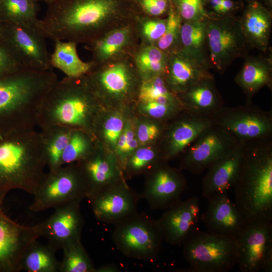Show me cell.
Masks as SVG:
<instances>
[{"label": "cell", "mask_w": 272, "mask_h": 272, "mask_svg": "<svg viewBox=\"0 0 272 272\" xmlns=\"http://www.w3.org/2000/svg\"><path fill=\"white\" fill-rule=\"evenodd\" d=\"M207 38L211 69L220 73L236 59L246 56L249 47L239 19L230 15L208 19Z\"/></svg>", "instance_id": "8"}, {"label": "cell", "mask_w": 272, "mask_h": 272, "mask_svg": "<svg viewBox=\"0 0 272 272\" xmlns=\"http://www.w3.org/2000/svg\"><path fill=\"white\" fill-rule=\"evenodd\" d=\"M2 38L23 67L37 70H51L46 38L38 29L4 22Z\"/></svg>", "instance_id": "12"}, {"label": "cell", "mask_w": 272, "mask_h": 272, "mask_svg": "<svg viewBox=\"0 0 272 272\" xmlns=\"http://www.w3.org/2000/svg\"><path fill=\"white\" fill-rule=\"evenodd\" d=\"M158 157L157 152L150 148L140 149L129 157L123 167L131 174L139 173L153 167Z\"/></svg>", "instance_id": "37"}, {"label": "cell", "mask_w": 272, "mask_h": 272, "mask_svg": "<svg viewBox=\"0 0 272 272\" xmlns=\"http://www.w3.org/2000/svg\"><path fill=\"white\" fill-rule=\"evenodd\" d=\"M38 28L46 38L90 44L117 14V0H51Z\"/></svg>", "instance_id": "1"}, {"label": "cell", "mask_w": 272, "mask_h": 272, "mask_svg": "<svg viewBox=\"0 0 272 272\" xmlns=\"http://www.w3.org/2000/svg\"><path fill=\"white\" fill-rule=\"evenodd\" d=\"M207 210L201 219L208 231L236 237L247 223L227 192L216 193L207 198Z\"/></svg>", "instance_id": "18"}, {"label": "cell", "mask_w": 272, "mask_h": 272, "mask_svg": "<svg viewBox=\"0 0 272 272\" xmlns=\"http://www.w3.org/2000/svg\"><path fill=\"white\" fill-rule=\"evenodd\" d=\"M161 132V127L156 123H142L138 129V140L140 143L144 144L158 138Z\"/></svg>", "instance_id": "43"}, {"label": "cell", "mask_w": 272, "mask_h": 272, "mask_svg": "<svg viewBox=\"0 0 272 272\" xmlns=\"http://www.w3.org/2000/svg\"><path fill=\"white\" fill-rule=\"evenodd\" d=\"M165 19L151 18L143 20L140 24V33L146 44L154 45L164 34L167 25Z\"/></svg>", "instance_id": "38"}, {"label": "cell", "mask_w": 272, "mask_h": 272, "mask_svg": "<svg viewBox=\"0 0 272 272\" xmlns=\"http://www.w3.org/2000/svg\"><path fill=\"white\" fill-rule=\"evenodd\" d=\"M54 49L50 53L52 67L59 69L70 78H79L86 76L94 66L91 61L86 62L79 57L77 43L58 39L52 40Z\"/></svg>", "instance_id": "29"}, {"label": "cell", "mask_w": 272, "mask_h": 272, "mask_svg": "<svg viewBox=\"0 0 272 272\" xmlns=\"http://www.w3.org/2000/svg\"><path fill=\"white\" fill-rule=\"evenodd\" d=\"M114 226L112 239L124 256L149 261L156 258L163 241L157 220L138 213Z\"/></svg>", "instance_id": "6"}, {"label": "cell", "mask_w": 272, "mask_h": 272, "mask_svg": "<svg viewBox=\"0 0 272 272\" xmlns=\"http://www.w3.org/2000/svg\"><path fill=\"white\" fill-rule=\"evenodd\" d=\"M269 58L249 57L235 77V82L242 89L247 101L261 88H271L272 67Z\"/></svg>", "instance_id": "27"}, {"label": "cell", "mask_w": 272, "mask_h": 272, "mask_svg": "<svg viewBox=\"0 0 272 272\" xmlns=\"http://www.w3.org/2000/svg\"><path fill=\"white\" fill-rule=\"evenodd\" d=\"M189 267L184 272H227L237 262L236 237L195 229L182 244Z\"/></svg>", "instance_id": "5"}, {"label": "cell", "mask_w": 272, "mask_h": 272, "mask_svg": "<svg viewBox=\"0 0 272 272\" xmlns=\"http://www.w3.org/2000/svg\"><path fill=\"white\" fill-rule=\"evenodd\" d=\"M19 128L0 134V206L8 193L21 189L33 194L44 178L46 153Z\"/></svg>", "instance_id": "3"}, {"label": "cell", "mask_w": 272, "mask_h": 272, "mask_svg": "<svg viewBox=\"0 0 272 272\" xmlns=\"http://www.w3.org/2000/svg\"><path fill=\"white\" fill-rule=\"evenodd\" d=\"M214 78L210 69L178 50L169 54L167 72L164 76L169 88L178 95L192 85Z\"/></svg>", "instance_id": "21"}, {"label": "cell", "mask_w": 272, "mask_h": 272, "mask_svg": "<svg viewBox=\"0 0 272 272\" xmlns=\"http://www.w3.org/2000/svg\"><path fill=\"white\" fill-rule=\"evenodd\" d=\"M4 22L0 17V40L2 39V33L3 27Z\"/></svg>", "instance_id": "46"}, {"label": "cell", "mask_w": 272, "mask_h": 272, "mask_svg": "<svg viewBox=\"0 0 272 272\" xmlns=\"http://www.w3.org/2000/svg\"><path fill=\"white\" fill-rule=\"evenodd\" d=\"M120 271L119 267L114 263H109L95 268V272H118Z\"/></svg>", "instance_id": "45"}, {"label": "cell", "mask_w": 272, "mask_h": 272, "mask_svg": "<svg viewBox=\"0 0 272 272\" xmlns=\"http://www.w3.org/2000/svg\"><path fill=\"white\" fill-rule=\"evenodd\" d=\"M244 144L240 143L227 155L208 169L201 182L202 194L208 198L218 193L227 192L236 183L242 159Z\"/></svg>", "instance_id": "19"}, {"label": "cell", "mask_w": 272, "mask_h": 272, "mask_svg": "<svg viewBox=\"0 0 272 272\" xmlns=\"http://www.w3.org/2000/svg\"><path fill=\"white\" fill-rule=\"evenodd\" d=\"M199 218V199L196 196L181 200L167 209L157 220L163 240L172 245L182 244L196 229Z\"/></svg>", "instance_id": "17"}, {"label": "cell", "mask_w": 272, "mask_h": 272, "mask_svg": "<svg viewBox=\"0 0 272 272\" xmlns=\"http://www.w3.org/2000/svg\"><path fill=\"white\" fill-rule=\"evenodd\" d=\"M165 31L154 44L163 51L169 54L175 51L179 44L180 32L182 20L170 2Z\"/></svg>", "instance_id": "34"}, {"label": "cell", "mask_w": 272, "mask_h": 272, "mask_svg": "<svg viewBox=\"0 0 272 272\" xmlns=\"http://www.w3.org/2000/svg\"><path fill=\"white\" fill-rule=\"evenodd\" d=\"M71 136L67 133L57 135L51 142L46 153L47 163L50 171L60 168L62 153L68 144Z\"/></svg>", "instance_id": "40"}, {"label": "cell", "mask_w": 272, "mask_h": 272, "mask_svg": "<svg viewBox=\"0 0 272 272\" xmlns=\"http://www.w3.org/2000/svg\"><path fill=\"white\" fill-rule=\"evenodd\" d=\"M186 185L184 176L165 164H157L150 173L140 198L152 210H167L181 201Z\"/></svg>", "instance_id": "15"}, {"label": "cell", "mask_w": 272, "mask_h": 272, "mask_svg": "<svg viewBox=\"0 0 272 272\" xmlns=\"http://www.w3.org/2000/svg\"><path fill=\"white\" fill-rule=\"evenodd\" d=\"M57 82L49 70L25 67L0 77V134L19 128L22 108L42 103Z\"/></svg>", "instance_id": "4"}, {"label": "cell", "mask_w": 272, "mask_h": 272, "mask_svg": "<svg viewBox=\"0 0 272 272\" xmlns=\"http://www.w3.org/2000/svg\"><path fill=\"white\" fill-rule=\"evenodd\" d=\"M31 1H36V0H31ZM44 1H47V2H50V1H51V0H44Z\"/></svg>", "instance_id": "48"}, {"label": "cell", "mask_w": 272, "mask_h": 272, "mask_svg": "<svg viewBox=\"0 0 272 272\" xmlns=\"http://www.w3.org/2000/svg\"><path fill=\"white\" fill-rule=\"evenodd\" d=\"M234 190L247 223L272 221V139L244 144Z\"/></svg>", "instance_id": "2"}, {"label": "cell", "mask_w": 272, "mask_h": 272, "mask_svg": "<svg viewBox=\"0 0 272 272\" xmlns=\"http://www.w3.org/2000/svg\"><path fill=\"white\" fill-rule=\"evenodd\" d=\"M79 169L87 191V198L123 180L113 159L97 156L86 160Z\"/></svg>", "instance_id": "24"}, {"label": "cell", "mask_w": 272, "mask_h": 272, "mask_svg": "<svg viewBox=\"0 0 272 272\" xmlns=\"http://www.w3.org/2000/svg\"><path fill=\"white\" fill-rule=\"evenodd\" d=\"M177 96L184 110L210 118L224 107L214 77L192 85Z\"/></svg>", "instance_id": "23"}, {"label": "cell", "mask_w": 272, "mask_h": 272, "mask_svg": "<svg viewBox=\"0 0 272 272\" xmlns=\"http://www.w3.org/2000/svg\"><path fill=\"white\" fill-rule=\"evenodd\" d=\"M0 17L4 22L38 28L34 1L31 0H0Z\"/></svg>", "instance_id": "31"}, {"label": "cell", "mask_w": 272, "mask_h": 272, "mask_svg": "<svg viewBox=\"0 0 272 272\" xmlns=\"http://www.w3.org/2000/svg\"><path fill=\"white\" fill-rule=\"evenodd\" d=\"M87 140L83 135L74 133L62 153L61 165L70 164L82 158L87 152Z\"/></svg>", "instance_id": "39"}, {"label": "cell", "mask_w": 272, "mask_h": 272, "mask_svg": "<svg viewBox=\"0 0 272 272\" xmlns=\"http://www.w3.org/2000/svg\"><path fill=\"white\" fill-rule=\"evenodd\" d=\"M63 258L59 262V272H95L93 263L81 243L70 244L62 249Z\"/></svg>", "instance_id": "33"}, {"label": "cell", "mask_w": 272, "mask_h": 272, "mask_svg": "<svg viewBox=\"0 0 272 272\" xmlns=\"http://www.w3.org/2000/svg\"><path fill=\"white\" fill-rule=\"evenodd\" d=\"M241 29L249 47L266 51L268 47L272 23L270 11L253 1L238 19Z\"/></svg>", "instance_id": "22"}, {"label": "cell", "mask_w": 272, "mask_h": 272, "mask_svg": "<svg viewBox=\"0 0 272 272\" xmlns=\"http://www.w3.org/2000/svg\"><path fill=\"white\" fill-rule=\"evenodd\" d=\"M29 210L34 212L87 198L85 184L78 167L59 168L45 175L34 193Z\"/></svg>", "instance_id": "9"}, {"label": "cell", "mask_w": 272, "mask_h": 272, "mask_svg": "<svg viewBox=\"0 0 272 272\" xmlns=\"http://www.w3.org/2000/svg\"><path fill=\"white\" fill-rule=\"evenodd\" d=\"M239 144L230 133L212 122L183 153L182 169L198 174L208 169Z\"/></svg>", "instance_id": "11"}, {"label": "cell", "mask_w": 272, "mask_h": 272, "mask_svg": "<svg viewBox=\"0 0 272 272\" xmlns=\"http://www.w3.org/2000/svg\"><path fill=\"white\" fill-rule=\"evenodd\" d=\"M170 2L183 22L205 20L212 17L205 9V0H172Z\"/></svg>", "instance_id": "36"}, {"label": "cell", "mask_w": 272, "mask_h": 272, "mask_svg": "<svg viewBox=\"0 0 272 272\" xmlns=\"http://www.w3.org/2000/svg\"><path fill=\"white\" fill-rule=\"evenodd\" d=\"M123 119L121 115L114 114L110 116L104 125V136L111 145H116L117 141L123 131Z\"/></svg>", "instance_id": "42"}, {"label": "cell", "mask_w": 272, "mask_h": 272, "mask_svg": "<svg viewBox=\"0 0 272 272\" xmlns=\"http://www.w3.org/2000/svg\"><path fill=\"white\" fill-rule=\"evenodd\" d=\"M236 241L237 264L241 271H272L271 222L247 223Z\"/></svg>", "instance_id": "10"}, {"label": "cell", "mask_w": 272, "mask_h": 272, "mask_svg": "<svg viewBox=\"0 0 272 272\" xmlns=\"http://www.w3.org/2000/svg\"><path fill=\"white\" fill-rule=\"evenodd\" d=\"M42 223L24 226L12 220L0 206V272H19L26 250L41 236Z\"/></svg>", "instance_id": "13"}, {"label": "cell", "mask_w": 272, "mask_h": 272, "mask_svg": "<svg viewBox=\"0 0 272 272\" xmlns=\"http://www.w3.org/2000/svg\"><path fill=\"white\" fill-rule=\"evenodd\" d=\"M184 114L170 127L166 134L164 160L173 158L186 151L211 123V119L184 110Z\"/></svg>", "instance_id": "20"}, {"label": "cell", "mask_w": 272, "mask_h": 272, "mask_svg": "<svg viewBox=\"0 0 272 272\" xmlns=\"http://www.w3.org/2000/svg\"><path fill=\"white\" fill-rule=\"evenodd\" d=\"M140 198V195L122 180L88 199L95 218L102 222L115 226L138 213Z\"/></svg>", "instance_id": "14"}, {"label": "cell", "mask_w": 272, "mask_h": 272, "mask_svg": "<svg viewBox=\"0 0 272 272\" xmlns=\"http://www.w3.org/2000/svg\"><path fill=\"white\" fill-rule=\"evenodd\" d=\"M174 93L167 84L164 77L154 76L145 78L140 88L139 97L143 103L155 102L161 96Z\"/></svg>", "instance_id": "35"}, {"label": "cell", "mask_w": 272, "mask_h": 272, "mask_svg": "<svg viewBox=\"0 0 272 272\" xmlns=\"http://www.w3.org/2000/svg\"><path fill=\"white\" fill-rule=\"evenodd\" d=\"M211 119L240 143L272 139L271 111L262 109L251 100L244 105L224 106Z\"/></svg>", "instance_id": "7"}, {"label": "cell", "mask_w": 272, "mask_h": 272, "mask_svg": "<svg viewBox=\"0 0 272 272\" xmlns=\"http://www.w3.org/2000/svg\"><path fill=\"white\" fill-rule=\"evenodd\" d=\"M93 72L94 82L105 93L116 98L127 95L133 81L132 66L126 60L116 59Z\"/></svg>", "instance_id": "25"}, {"label": "cell", "mask_w": 272, "mask_h": 272, "mask_svg": "<svg viewBox=\"0 0 272 272\" xmlns=\"http://www.w3.org/2000/svg\"><path fill=\"white\" fill-rule=\"evenodd\" d=\"M57 250L47 244L37 240L26 250L21 262V270L28 272H57L59 262L56 256Z\"/></svg>", "instance_id": "30"}, {"label": "cell", "mask_w": 272, "mask_h": 272, "mask_svg": "<svg viewBox=\"0 0 272 272\" xmlns=\"http://www.w3.org/2000/svg\"><path fill=\"white\" fill-rule=\"evenodd\" d=\"M131 39L132 29L128 25L105 32L90 44L93 57L92 62L98 65L111 61L128 47Z\"/></svg>", "instance_id": "28"}, {"label": "cell", "mask_w": 272, "mask_h": 272, "mask_svg": "<svg viewBox=\"0 0 272 272\" xmlns=\"http://www.w3.org/2000/svg\"><path fill=\"white\" fill-rule=\"evenodd\" d=\"M207 19L182 22L178 50L211 69L207 38Z\"/></svg>", "instance_id": "26"}, {"label": "cell", "mask_w": 272, "mask_h": 272, "mask_svg": "<svg viewBox=\"0 0 272 272\" xmlns=\"http://www.w3.org/2000/svg\"><path fill=\"white\" fill-rule=\"evenodd\" d=\"M169 54L154 45L146 44L135 54L134 62L145 79L154 76H165L167 72Z\"/></svg>", "instance_id": "32"}, {"label": "cell", "mask_w": 272, "mask_h": 272, "mask_svg": "<svg viewBox=\"0 0 272 272\" xmlns=\"http://www.w3.org/2000/svg\"><path fill=\"white\" fill-rule=\"evenodd\" d=\"M142 7L150 16L158 17L162 15L168 10V0H142Z\"/></svg>", "instance_id": "44"}, {"label": "cell", "mask_w": 272, "mask_h": 272, "mask_svg": "<svg viewBox=\"0 0 272 272\" xmlns=\"http://www.w3.org/2000/svg\"><path fill=\"white\" fill-rule=\"evenodd\" d=\"M82 200L70 201L55 207L52 214L42 223L41 236L57 250L81 241L84 225L81 211Z\"/></svg>", "instance_id": "16"}, {"label": "cell", "mask_w": 272, "mask_h": 272, "mask_svg": "<svg viewBox=\"0 0 272 272\" xmlns=\"http://www.w3.org/2000/svg\"><path fill=\"white\" fill-rule=\"evenodd\" d=\"M22 67H24L2 38L0 40V77Z\"/></svg>", "instance_id": "41"}, {"label": "cell", "mask_w": 272, "mask_h": 272, "mask_svg": "<svg viewBox=\"0 0 272 272\" xmlns=\"http://www.w3.org/2000/svg\"><path fill=\"white\" fill-rule=\"evenodd\" d=\"M267 7L270 8L272 6V0H263Z\"/></svg>", "instance_id": "47"}]
</instances>
